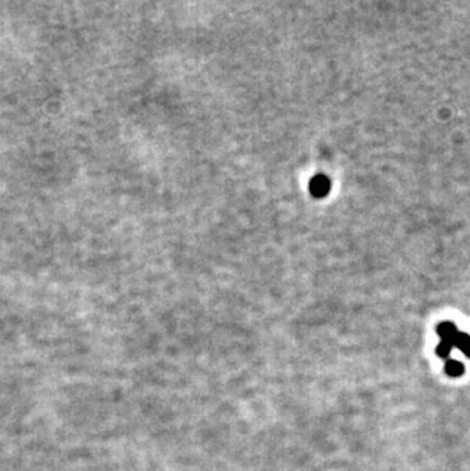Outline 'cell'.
<instances>
[{
	"instance_id": "6da1fadb",
	"label": "cell",
	"mask_w": 470,
	"mask_h": 471,
	"mask_svg": "<svg viewBox=\"0 0 470 471\" xmlns=\"http://www.w3.org/2000/svg\"><path fill=\"white\" fill-rule=\"evenodd\" d=\"M437 334L440 336L442 342H446V343H449L452 346V341L458 334V328H457L455 323H452V322H442L440 325L437 327ZM452 348H453V346H452Z\"/></svg>"
},
{
	"instance_id": "7a4b0ae2",
	"label": "cell",
	"mask_w": 470,
	"mask_h": 471,
	"mask_svg": "<svg viewBox=\"0 0 470 471\" xmlns=\"http://www.w3.org/2000/svg\"><path fill=\"white\" fill-rule=\"evenodd\" d=\"M452 346L453 348H458L460 351H463L470 359V336L467 333H461V331H458V334L452 341Z\"/></svg>"
},
{
	"instance_id": "3957f363",
	"label": "cell",
	"mask_w": 470,
	"mask_h": 471,
	"mask_svg": "<svg viewBox=\"0 0 470 471\" xmlns=\"http://www.w3.org/2000/svg\"><path fill=\"white\" fill-rule=\"evenodd\" d=\"M444 370H446V374L451 375V377H460V375L464 374V365L461 361L449 359L448 361H446Z\"/></svg>"
},
{
	"instance_id": "277c9868",
	"label": "cell",
	"mask_w": 470,
	"mask_h": 471,
	"mask_svg": "<svg viewBox=\"0 0 470 471\" xmlns=\"http://www.w3.org/2000/svg\"><path fill=\"white\" fill-rule=\"evenodd\" d=\"M452 346L449 343H446V342H440V345L437 346V355L438 357H442V359H446V360H449V354L452 352Z\"/></svg>"
}]
</instances>
